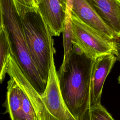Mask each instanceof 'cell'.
Wrapping results in <instances>:
<instances>
[{"label":"cell","instance_id":"8fae6325","mask_svg":"<svg viewBox=\"0 0 120 120\" xmlns=\"http://www.w3.org/2000/svg\"><path fill=\"white\" fill-rule=\"evenodd\" d=\"M22 89L15 80L10 77L8 82L6 99L3 106L11 120H22Z\"/></svg>","mask_w":120,"mask_h":120},{"label":"cell","instance_id":"52a82bcc","mask_svg":"<svg viewBox=\"0 0 120 120\" xmlns=\"http://www.w3.org/2000/svg\"><path fill=\"white\" fill-rule=\"evenodd\" d=\"M7 74L15 80L27 94L34 106L38 120H53L45 105L42 96L36 91L26 79L12 54L9 57Z\"/></svg>","mask_w":120,"mask_h":120},{"label":"cell","instance_id":"7a4b0ae2","mask_svg":"<svg viewBox=\"0 0 120 120\" xmlns=\"http://www.w3.org/2000/svg\"><path fill=\"white\" fill-rule=\"evenodd\" d=\"M0 24L8 35L12 55L23 75L41 96L46 85L42 80L30 56L20 15L14 0H0Z\"/></svg>","mask_w":120,"mask_h":120},{"label":"cell","instance_id":"277c9868","mask_svg":"<svg viewBox=\"0 0 120 120\" xmlns=\"http://www.w3.org/2000/svg\"><path fill=\"white\" fill-rule=\"evenodd\" d=\"M73 43L83 52L93 59L106 54H117V41L110 40L72 14Z\"/></svg>","mask_w":120,"mask_h":120},{"label":"cell","instance_id":"3957f363","mask_svg":"<svg viewBox=\"0 0 120 120\" xmlns=\"http://www.w3.org/2000/svg\"><path fill=\"white\" fill-rule=\"evenodd\" d=\"M31 60L45 83L49 79L53 40L49 27L37 9L16 8Z\"/></svg>","mask_w":120,"mask_h":120},{"label":"cell","instance_id":"ac0fdd59","mask_svg":"<svg viewBox=\"0 0 120 120\" xmlns=\"http://www.w3.org/2000/svg\"><path fill=\"white\" fill-rule=\"evenodd\" d=\"M118 83L119 84H120V75H119V76L118 78Z\"/></svg>","mask_w":120,"mask_h":120},{"label":"cell","instance_id":"ba28073f","mask_svg":"<svg viewBox=\"0 0 120 120\" xmlns=\"http://www.w3.org/2000/svg\"><path fill=\"white\" fill-rule=\"evenodd\" d=\"M72 14L106 38L112 41L119 40L86 0H74Z\"/></svg>","mask_w":120,"mask_h":120},{"label":"cell","instance_id":"e0dca14e","mask_svg":"<svg viewBox=\"0 0 120 120\" xmlns=\"http://www.w3.org/2000/svg\"><path fill=\"white\" fill-rule=\"evenodd\" d=\"M117 58V60L120 61V43L119 44L117 48V52L116 55Z\"/></svg>","mask_w":120,"mask_h":120},{"label":"cell","instance_id":"5b68a950","mask_svg":"<svg viewBox=\"0 0 120 120\" xmlns=\"http://www.w3.org/2000/svg\"><path fill=\"white\" fill-rule=\"evenodd\" d=\"M54 48L51 54V68L45 90L42 95L45 105L53 120H76L64 102L60 91L54 61Z\"/></svg>","mask_w":120,"mask_h":120},{"label":"cell","instance_id":"30bf717a","mask_svg":"<svg viewBox=\"0 0 120 120\" xmlns=\"http://www.w3.org/2000/svg\"><path fill=\"white\" fill-rule=\"evenodd\" d=\"M86 0L120 38V0Z\"/></svg>","mask_w":120,"mask_h":120},{"label":"cell","instance_id":"5bb4252c","mask_svg":"<svg viewBox=\"0 0 120 120\" xmlns=\"http://www.w3.org/2000/svg\"><path fill=\"white\" fill-rule=\"evenodd\" d=\"M90 115V120H115L101 104L91 106Z\"/></svg>","mask_w":120,"mask_h":120},{"label":"cell","instance_id":"2e32d148","mask_svg":"<svg viewBox=\"0 0 120 120\" xmlns=\"http://www.w3.org/2000/svg\"><path fill=\"white\" fill-rule=\"evenodd\" d=\"M74 0H67L66 9L65 12L66 17H72V9Z\"/></svg>","mask_w":120,"mask_h":120},{"label":"cell","instance_id":"6da1fadb","mask_svg":"<svg viewBox=\"0 0 120 120\" xmlns=\"http://www.w3.org/2000/svg\"><path fill=\"white\" fill-rule=\"evenodd\" d=\"M93 60L75 45L58 72L59 87L67 108L76 120H90V89Z\"/></svg>","mask_w":120,"mask_h":120},{"label":"cell","instance_id":"9c48e42d","mask_svg":"<svg viewBox=\"0 0 120 120\" xmlns=\"http://www.w3.org/2000/svg\"><path fill=\"white\" fill-rule=\"evenodd\" d=\"M38 10L48 25L52 36L62 33L67 0H37Z\"/></svg>","mask_w":120,"mask_h":120},{"label":"cell","instance_id":"7c38bea8","mask_svg":"<svg viewBox=\"0 0 120 120\" xmlns=\"http://www.w3.org/2000/svg\"><path fill=\"white\" fill-rule=\"evenodd\" d=\"M12 54L9 41L6 31L0 25V81L2 83L7 73L9 57Z\"/></svg>","mask_w":120,"mask_h":120},{"label":"cell","instance_id":"9a60e30c","mask_svg":"<svg viewBox=\"0 0 120 120\" xmlns=\"http://www.w3.org/2000/svg\"><path fill=\"white\" fill-rule=\"evenodd\" d=\"M16 8L38 9L37 0H14Z\"/></svg>","mask_w":120,"mask_h":120},{"label":"cell","instance_id":"8992f818","mask_svg":"<svg viewBox=\"0 0 120 120\" xmlns=\"http://www.w3.org/2000/svg\"><path fill=\"white\" fill-rule=\"evenodd\" d=\"M113 53L99 56L93 60L90 89V107L101 104V97L105 80L116 61Z\"/></svg>","mask_w":120,"mask_h":120},{"label":"cell","instance_id":"4fadbf2b","mask_svg":"<svg viewBox=\"0 0 120 120\" xmlns=\"http://www.w3.org/2000/svg\"><path fill=\"white\" fill-rule=\"evenodd\" d=\"M63 33L64 56L60 67H64L68 61L73 48V29L72 17H66L65 19Z\"/></svg>","mask_w":120,"mask_h":120}]
</instances>
